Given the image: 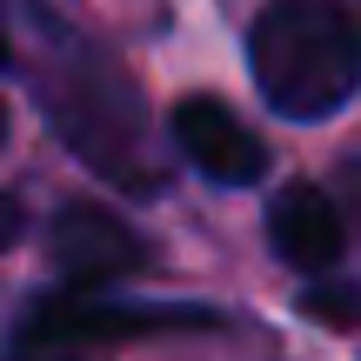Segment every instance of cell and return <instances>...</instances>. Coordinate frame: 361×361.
<instances>
[{"instance_id":"cell-2","label":"cell","mask_w":361,"mask_h":361,"mask_svg":"<svg viewBox=\"0 0 361 361\" xmlns=\"http://www.w3.org/2000/svg\"><path fill=\"white\" fill-rule=\"evenodd\" d=\"M247 67L274 114L328 121L361 87V27L335 0H268L247 34Z\"/></svg>"},{"instance_id":"cell-5","label":"cell","mask_w":361,"mask_h":361,"mask_svg":"<svg viewBox=\"0 0 361 361\" xmlns=\"http://www.w3.org/2000/svg\"><path fill=\"white\" fill-rule=\"evenodd\" d=\"M47 247H54V268L67 281H114V274H134L147 261L141 234L101 201H67L47 221Z\"/></svg>"},{"instance_id":"cell-7","label":"cell","mask_w":361,"mask_h":361,"mask_svg":"<svg viewBox=\"0 0 361 361\" xmlns=\"http://www.w3.org/2000/svg\"><path fill=\"white\" fill-rule=\"evenodd\" d=\"M301 314L308 322H328V328H355L361 322V288H308L301 295Z\"/></svg>"},{"instance_id":"cell-1","label":"cell","mask_w":361,"mask_h":361,"mask_svg":"<svg viewBox=\"0 0 361 361\" xmlns=\"http://www.w3.org/2000/svg\"><path fill=\"white\" fill-rule=\"evenodd\" d=\"M40 61L27 67L40 94V114L61 128V141L87 161L94 174H107L128 194H154L161 168H154V128H147V107L134 101L128 74H121L107 54L80 47L74 34H47L34 40Z\"/></svg>"},{"instance_id":"cell-8","label":"cell","mask_w":361,"mask_h":361,"mask_svg":"<svg viewBox=\"0 0 361 361\" xmlns=\"http://www.w3.org/2000/svg\"><path fill=\"white\" fill-rule=\"evenodd\" d=\"M341 201H348L355 221H361V161H341Z\"/></svg>"},{"instance_id":"cell-4","label":"cell","mask_w":361,"mask_h":361,"mask_svg":"<svg viewBox=\"0 0 361 361\" xmlns=\"http://www.w3.org/2000/svg\"><path fill=\"white\" fill-rule=\"evenodd\" d=\"M168 134H174L180 154L207 180H221V188H255V180L268 174V147H261L255 128H247L234 107H221L214 94H188L168 114Z\"/></svg>"},{"instance_id":"cell-6","label":"cell","mask_w":361,"mask_h":361,"mask_svg":"<svg viewBox=\"0 0 361 361\" xmlns=\"http://www.w3.org/2000/svg\"><path fill=\"white\" fill-rule=\"evenodd\" d=\"M268 241L281 247V261H295V268H308V274H328L341 261V247H348L341 201H335V194H322L314 180L281 188V201L268 207Z\"/></svg>"},{"instance_id":"cell-3","label":"cell","mask_w":361,"mask_h":361,"mask_svg":"<svg viewBox=\"0 0 361 361\" xmlns=\"http://www.w3.org/2000/svg\"><path fill=\"white\" fill-rule=\"evenodd\" d=\"M207 314L194 308H121V301H94V295H40L13 328V348H107V341H134V335H161V328H201Z\"/></svg>"}]
</instances>
